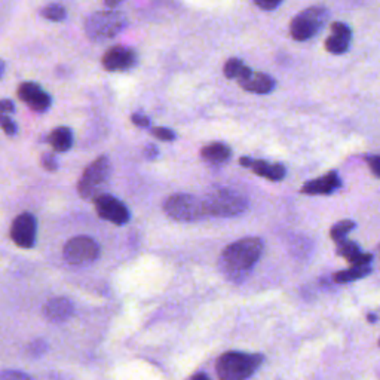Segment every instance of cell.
I'll return each mask as SVG.
<instances>
[{"label": "cell", "mask_w": 380, "mask_h": 380, "mask_svg": "<svg viewBox=\"0 0 380 380\" xmlns=\"http://www.w3.org/2000/svg\"><path fill=\"white\" fill-rule=\"evenodd\" d=\"M2 380H33L26 373H19V372H3L2 373Z\"/></svg>", "instance_id": "31"}, {"label": "cell", "mask_w": 380, "mask_h": 380, "mask_svg": "<svg viewBox=\"0 0 380 380\" xmlns=\"http://www.w3.org/2000/svg\"><path fill=\"white\" fill-rule=\"evenodd\" d=\"M94 205L97 214H99L103 220L115 223L117 226L126 224L129 222V217H131L128 208L125 207V204L108 193H100L99 197H95Z\"/></svg>", "instance_id": "9"}, {"label": "cell", "mask_w": 380, "mask_h": 380, "mask_svg": "<svg viewBox=\"0 0 380 380\" xmlns=\"http://www.w3.org/2000/svg\"><path fill=\"white\" fill-rule=\"evenodd\" d=\"M354 227H355V223L352 220H342L339 223H336L331 227V231H330L331 240L336 241V242L343 241L345 238H346V235L349 233L354 229Z\"/></svg>", "instance_id": "24"}, {"label": "cell", "mask_w": 380, "mask_h": 380, "mask_svg": "<svg viewBox=\"0 0 380 380\" xmlns=\"http://www.w3.org/2000/svg\"><path fill=\"white\" fill-rule=\"evenodd\" d=\"M340 179L338 176V172H329L325 174V176L312 180L303 184L301 188V193L306 195H330L334 190H338L340 188Z\"/></svg>", "instance_id": "15"}, {"label": "cell", "mask_w": 380, "mask_h": 380, "mask_svg": "<svg viewBox=\"0 0 380 380\" xmlns=\"http://www.w3.org/2000/svg\"><path fill=\"white\" fill-rule=\"evenodd\" d=\"M254 3L263 10H274L282 3V0H254Z\"/></svg>", "instance_id": "29"}, {"label": "cell", "mask_w": 380, "mask_h": 380, "mask_svg": "<svg viewBox=\"0 0 380 380\" xmlns=\"http://www.w3.org/2000/svg\"><path fill=\"white\" fill-rule=\"evenodd\" d=\"M379 345H380V342H379Z\"/></svg>", "instance_id": "38"}, {"label": "cell", "mask_w": 380, "mask_h": 380, "mask_svg": "<svg viewBox=\"0 0 380 380\" xmlns=\"http://www.w3.org/2000/svg\"><path fill=\"white\" fill-rule=\"evenodd\" d=\"M263 356L258 354L226 352L217 361V374L220 380H247L262 365Z\"/></svg>", "instance_id": "2"}, {"label": "cell", "mask_w": 380, "mask_h": 380, "mask_svg": "<svg viewBox=\"0 0 380 380\" xmlns=\"http://www.w3.org/2000/svg\"><path fill=\"white\" fill-rule=\"evenodd\" d=\"M126 17L119 10H99L88 17L85 23V33L92 42L101 43L116 38L126 27Z\"/></svg>", "instance_id": "3"}, {"label": "cell", "mask_w": 380, "mask_h": 380, "mask_svg": "<svg viewBox=\"0 0 380 380\" xmlns=\"http://www.w3.org/2000/svg\"><path fill=\"white\" fill-rule=\"evenodd\" d=\"M372 274V267L370 266H352L351 269L342 270V272H338L333 275V279L339 284H346V282L361 279L367 275Z\"/></svg>", "instance_id": "22"}, {"label": "cell", "mask_w": 380, "mask_h": 380, "mask_svg": "<svg viewBox=\"0 0 380 380\" xmlns=\"http://www.w3.org/2000/svg\"><path fill=\"white\" fill-rule=\"evenodd\" d=\"M0 124H2V128H3V133L9 137H13L17 134V124L13 121V119L8 117L6 115H2V117H0Z\"/></svg>", "instance_id": "27"}, {"label": "cell", "mask_w": 380, "mask_h": 380, "mask_svg": "<svg viewBox=\"0 0 380 380\" xmlns=\"http://www.w3.org/2000/svg\"><path fill=\"white\" fill-rule=\"evenodd\" d=\"M131 122L138 128H149L150 126V119L144 113L131 115Z\"/></svg>", "instance_id": "28"}, {"label": "cell", "mask_w": 380, "mask_h": 380, "mask_svg": "<svg viewBox=\"0 0 380 380\" xmlns=\"http://www.w3.org/2000/svg\"><path fill=\"white\" fill-rule=\"evenodd\" d=\"M36 219L33 214L18 215L10 227V238L21 248H31L36 242Z\"/></svg>", "instance_id": "11"}, {"label": "cell", "mask_w": 380, "mask_h": 380, "mask_svg": "<svg viewBox=\"0 0 380 380\" xmlns=\"http://www.w3.org/2000/svg\"><path fill=\"white\" fill-rule=\"evenodd\" d=\"M192 380H210V379H208V376L205 374V373H197V374H195L192 377Z\"/></svg>", "instance_id": "36"}, {"label": "cell", "mask_w": 380, "mask_h": 380, "mask_svg": "<svg viewBox=\"0 0 380 380\" xmlns=\"http://www.w3.org/2000/svg\"><path fill=\"white\" fill-rule=\"evenodd\" d=\"M210 215L236 217L248 210V201L231 189H214L204 199Z\"/></svg>", "instance_id": "5"}, {"label": "cell", "mask_w": 380, "mask_h": 380, "mask_svg": "<svg viewBox=\"0 0 380 380\" xmlns=\"http://www.w3.org/2000/svg\"><path fill=\"white\" fill-rule=\"evenodd\" d=\"M201 156L207 162H213V164H223V162L231 159L232 150L227 144L213 143L201 150Z\"/></svg>", "instance_id": "20"}, {"label": "cell", "mask_w": 380, "mask_h": 380, "mask_svg": "<svg viewBox=\"0 0 380 380\" xmlns=\"http://www.w3.org/2000/svg\"><path fill=\"white\" fill-rule=\"evenodd\" d=\"M112 174V164L107 156L97 158L92 164L86 167L78 183V192L82 198L90 199L100 195L104 183Z\"/></svg>", "instance_id": "7"}, {"label": "cell", "mask_w": 380, "mask_h": 380, "mask_svg": "<svg viewBox=\"0 0 380 380\" xmlns=\"http://www.w3.org/2000/svg\"><path fill=\"white\" fill-rule=\"evenodd\" d=\"M124 2V0H104V3L108 9H115L116 6H119Z\"/></svg>", "instance_id": "35"}, {"label": "cell", "mask_w": 380, "mask_h": 380, "mask_svg": "<svg viewBox=\"0 0 380 380\" xmlns=\"http://www.w3.org/2000/svg\"><path fill=\"white\" fill-rule=\"evenodd\" d=\"M151 134H154L158 140H162V141H174L177 138L176 133H174L172 129L165 128V126L154 128V129H151Z\"/></svg>", "instance_id": "25"}, {"label": "cell", "mask_w": 380, "mask_h": 380, "mask_svg": "<svg viewBox=\"0 0 380 380\" xmlns=\"http://www.w3.org/2000/svg\"><path fill=\"white\" fill-rule=\"evenodd\" d=\"M263 251L260 238H244L226 247L220 256V269L231 281H242L258 262Z\"/></svg>", "instance_id": "1"}, {"label": "cell", "mask_w": 380, "mask_h": 380, "mask_svg": "<svg viewBox=\"0 0 380 380\" xmlns=\"http://www.w3.org/2000/svg\"><path fill=\"white\" fill-rule=\"evenodd\" d=\"M223 73L227 79L238 81V83H242L248 81L254 72L240 60V58H231L224 63Z\"/></svg>", "instance_id": "19"}, {"label": "cell", "mask_w": 380, "mask_h": 380, "mask_svg": "<svg viewBox=\"0 0 380 380\" xmlns=\"http://www.w3.org/2000/svg\"><path fill=\"white\" fill-rule=\"evenodd\" d=\"M43 315L45 318L53 324H60L67 321L73 315V305L69 299L56 297L49 300L45 306H43Z\"/></svg>", "instance_id": "16"}, {"label": "cell", "mask_w": 380, "mask_h": 380, "mask_svg": "<svg viewBox=\"0 0 380 380\" xmlns=\"http://www.w3.org/2000/svg\"><path fill=\"white\" fill-rule=\"evenodd\" d=\"M329 18V10L322 6H312L301 10L292 18L290 24L291 38L297 42H305L317 36L324 28Z\"/></svg>", "instance_id": "6"}, {"label": "cell", "mask_w": 380, "mask_h": 380, "mask_svg": "<svg viewBox=\"0 0 380 380\" xmlns=\"http://www.w3.org/2000/svg\"><path fill=\"white\" fill-rule=\"evenodd\" d=\"M158 154H159V150H158V147L155 144H147L146 146L144 155H146L147 159H155L158 156Z\"/></svg>", "instance_id": "34"}, {"label": "cell", "mask_w": 380, "mask_h": 380, "mask_svg": "<svg viewBox=\"0 0 380 380\" xmlns=\"http://www.w3.org/2000/svg\"><path fill=\"white\" fill-rule=\"evenodd\" d=\"M64 258L70 265L91 263L100 256V245L90 236H76L64 247Z\"/></svg>", "instance_id": "8"}, {"label": "cell", "mask_w": 380, "mask_h": 380, "mask_svg": "<svg viewBox=\"0 0 380 380\" xmlns=\"http://www.w3.org/2000/svg\"><path fill=\"white\" fill-rule=\"evenodd\" d=\"M17 94L21 101L38 113H45L51 107V95L35 82H23L18 86Z\"/></svg>", "instance_id": "12"}, {"label": "cell", "mask_w": 380, "mask_h": 380, "mask_svg": "<svg viewBox=\"0 0 380 380\" xmlns=\"http://www.w3.org/2000/svg\"><path fill=\"white\" fill-rule=\"evenodd\" d=\"M164 210L174 220L179 222H197L210 215L204 199L186 193L171 195L164 204Z\"/></svg>", "instance_id": "4"}, {"label": "cell", "mask_w": 380, "mask_h": 380, "mask_svg": "<svg viewBox=\"0 0 380 380\" xmlns=\"http://www.w3.org/2000/svg\"><path fill=\"white\" fill-rule=\"evenodd\" d=\"M352 40V30L345 23H333L331 35L325 40V49L333 56H342L349 49Z\"/></svg>", "instance_id": "13"}, {"label": "cell", "mask_w": 380, "mask_h": 380, "mask_svg": "<svg viewBox=\"0 0 380 380\" xmlns=\"http://www.w3.org/2000/svg\"><path fill=\"white\" fill-rule=\"evenodd\" d=\"M368 321H376V317H373V313H370V317H368Z\"/></svg>", "instance_id": "37"}, {"label": "cell", "mask_w": 380, "mask_h": 380, "mask_svg": "<svg viewBox=\"0 0 380 380\" xmlns=\"http://www.w3.org/2000/svg\"><path fill=\"white\" fill-rule=\"evenodd\" d=\"M0 110H2V115H6V113H14V112H15V106H14L13 100H9V99H3L2 101H0Z\"/></svg>", "instance_id": "33"}, {"label": "cell", "mask_w": 380, "mask_h": 380, "mask_svg": "<svg viewBox=\"0 0 380 380\" xmlns=\"http://www.w3.org/2000/svg\"><path fill=\"white\" fill-rule=\"evenodd\" d=\"M43 343H45V342H42V340H36V342L31 343L30 347H28V354H31L33 356H39L40 354L45 352L47 345H45V346H42Z\"/></svg>", "instance_id": "32"}, {"label": "cell", "mask_w": 380, "mask_h": 380, "mask_svg": "<svg viewBox=\"0 0 380 380\" xmlns=\"http://www.w3.org/2000/svg\"><path fill=\"white\" fill-rule=\"evenodd\" d=\"M365 160L374 176L380 179V155L379 156H367Z\"/></svg>", "instance_id": "30"}, {"label": "cell", "mask_w": 380, "mask_h": 380, "mask_svg": "<svg viewBox=\"0 0 380 380\" xmlns=\"http://www.w3.org/2000/svg\"><path fill=\"white\" fill-rule=\"evenodd\" d=\"M101 63L103 67L108 72H125L131 70L137 66L138 56L131 48L113 47L106 51Z\"/></svg>", "instance_id": "10"}, {"label": "cell", "mask_w": 380, "mask_h": 380, "mask_svg": "<svg viewBox=\"0 0 380 380\" xmlns=\"http://www.w3.org/2000/svg\"><path fill=\"white\" fill-rule=\"evenodd\" d=\"M240 164L245 168H251L257 176L263 177L270 181H281L286 177V167L281 164H269L267 160L263 159H251V158H241Z\"/></svg>", "instance_id": "14"}, {"label": "cell", "mask_w": 380, "mask_h": 380, "mask_svg": "<svg viewBox=\"0 0 380 380\" xmlns=\"http://www.w3.org/2000/svg\"><path fill=\"white\" fill-rule=\"evenodd\" d=\"M40 162H42V167L51 172L58 170V160L52 154H43Z\"/></svg>", "instance_id": "26"}, {"label": "cell", "mask_w": 380, "mask_h": 380, "mask_svg": "<svg viewBox=\"0 0 380 380\" xmlns=\"http://www.w3.org/2000/svg\"><path fill=\"white\" fill-rule=\"evenodd\" d=\"M338 254L345 257L352 266H370L373 260L372 254L363 253L355 242L346 240L338 242Z\"/></svg>", "instance_id": "17"}, {"label": "cell", "mask_w": 380, "mask_h": 380, "mask_svg": "<svg viewBox=\"0 0 380 380\" xmlns=\"http://www.w3.org/2000/svg\"><path fill=\"white\" fill-rule=\"evenodd\" d=\"M49 144L57 151H67L73 146V133L67 126H58L48 137Z\"/></svg>", "instance_id": "21"}, {"label": "cell", "mask_w": 380, "mask_h": 380, "mask_svg": "<svg viewBox=\"0 0 380 380\" xmlns=\"http://www.w3.org/2000/svg\"><path fill=\"white\" fill-rule=\"evenodd\" d=\"M40 15L49 21H53V23H60V21L66 19L67 13L66 9H64V6L58 3H51L40 10Z\"/></svg>", "instance_id": "23"}, {"label": "cell", "mask_w": 380, "mask_h": 380, "mask_svg": "<svg viewBox=\"0 0 380 380\" xmlns=\"http://www.w3.org/2000/svg\"><path fill=\"white\" fill-rule=\"evenodd\" d=\"M240 86L248 92L265 95L275 90V79L266 73H254L248 81L240 83Z\"/></svg>", "instance_id": "18"}]
</instances>
